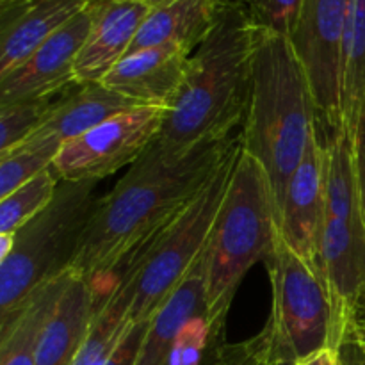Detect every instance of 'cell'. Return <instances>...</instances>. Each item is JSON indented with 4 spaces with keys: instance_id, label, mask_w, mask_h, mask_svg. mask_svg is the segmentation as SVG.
I'll return each mask as SVG.
<instances>
[{
    "instance_id": "5bb4252c",
    "label": "cell",
    "mask_w": 365,
    "mask_h": 365,
    "mask_svg": "<svg viewBox=\"0 0 365 365\" xmlns=\"http://www.w3.org/2000/svg\"><path fill=\"white\" fill-rule=\"evenodd\" d=\"M191 53L175 45L130 52L109 71L102 84L138 106H171L184 82Z\"/></svg>"
},
{
    "instance_id": "ac0fdd59",
    "label": "cell",
    "mask_w": 365,
    "mask_h": 365,
    "mask_svg": "<svg viewBox=\"0 0 365 365\" xmlns=\"http://www.w3.org/2000/svg\"><path fill=\"white\" fill-rule=\"evenodd\" d=\"M205 255L184 278L180 285L168 296L146 324L145 339L135 365H163L175 339L182 328L207 310Z\"/></svg>"
},
{
    "instance_id": "6da1fadb",
    "label": "cell",
    "mask_w": 365,
    "mask_h": 365,
    "mask_svg": "<svg viewBox=\"0 0 365 365\" xmlns=\"http://www.w3.org/2000/svg\"><path fill=\"white\" fill-rule=\"evenodd\" d=\"M239 138L241 132H235L182 152L153 139L113 191L102 196L71 271L89 280L155 234L198 195Z\"/></svg>"
},
{
    "instance_id": "277c9868",
    "label": "cell",
    "mask_w": 365,
    "mask_h": 365,
    "mask_svg": "<svg viewBox=\"0 0 365 365\" xmlns=\"http://www.w3.org/2000/svg\"><path fill=\"white\" fill-rule=\"evenodd\" d=\"M280 241V217L269 178L241 145L205 250L207 314L210 319L227 323L242 278L255 264H266Z\"/></svg>"
},
{
    "instance_id": "cb8c5ba5",
    "label": "cell",
    "mask_w": 365,
    "mask_h": 365,
    "mask_svg": "<svg viewBox=\"0 0 365 365\" xmlns=\"http://www.w3.org/2000/svg\"><path fill=\"white\" fill-rule=\"evenodd\" d=\"M63 96L64 93L57 98L20 100L0 106V153L9 152L39 130Z\"/></svg>"
},
{
    "instance_id": "7402d4cb",
    "label": "cell",
    "mask_w": 365,
    "mask_h": 365,
    "mask_svg": "<svg viewBox=\"0 0 365 365\" xmlns=\"http://www.w3.org/2000/svg\"><path fill=\"white\" fill-rule=\"evenodd\" d=\"M59 177L52 168L41 171L27 184L0 198V234H14L38 216L56 198Z\"/></svg>"
},
{
    "instance_id": "3957f363",
    "label": "cell",
    "mask_w": 365,
    "mask_h": 365,
    "mask_svg": "<svg viewBox=\"0 0 365 365\" xmlns=\"http://www.w3.org/2000/svg\"><path fill=\"white\" fill-rule=\"evenodd\" d=\"M257 27L221 0L216 24L189 56L184 82L168 107L157 141L182 152L241 128L252 82Z\"/></svg>"
},
{
    "instance_id": "f546056e",
    "label": "cell",
    "mask_w": 365,
    "mask_h": 365,
    "mask_svg": "<svg viewBox=\"0 0 365 365\" xmlns=\"http://www.w3.org/2000/svg\"><path fill=\"white\" fill-rule=\"evenodd\" d=\"M341 365H365V346L356 341H346L339 348Z\"/></svg>"
},
{
    "instance_id": "ba28073f",
    "label": "cell",
    "mask_w": 365,
    "mask_h": 365,
    "mask_svg": "<svg viewBox=\"0 0 365 365\" xmlns=\"http://www.w3.org/2000/svg\"><path fill=\"white\" fill-rule=\"evenodd\" d=\"M166 109L138 106L61 146L52 170L61 182L96 180L132 166L163 128Z\"/></svg>"
},
{
    "instance_id": "2e32d148",
    "label": "cell",
    "mask_w": 365,
    "mask_h": 365,
    "mask_svg": "<svg viewBox=\"0 0 365 365\" xmlns=\"http://www.w3.org/2000/svg\"><path fill=\"white\" fill-rule=\"evenodd\" d=\"M132 107H138V103L102 82L77 84L70 93H64L48 120L29 139L52 141L63 146Z\"/></svg>"
},
{
    "instance_id": "d6986e66",
    "label": "cell",
    "mask_w": 365,
    "mask_h": 365,
    "mask_svg": "<svg viewBox=\"0 0 365 365\" xmlns=\"http://www.w3.org/2000/svg\"><path fill=\"white\" fill-rule=\"evenodd\" d=\"M73 271L36 289L7 319L0 321V365H36L39 337L56 310Z\"/></svg>"
},
{
    "instance_id": "7c38bea8",
    "label": "cell",
    "mask_w": 365,
    "mask_h": 365,
    "mask_svg": "<svg viewBox=\"0 0 365 365\" xmlns=\"http://www.w3.org/2000/svg\"><path fill=\"white\" fill-rule=\"evenodd\" d=\"M150 7L134 0H93V24L75 64L77 84L102 82L130 52Z\"/></svg>"
},
{
    "instance_id": "f1b7e54d",
    "label": "cell",
    "mask_w": 365,
    "mask_h": 365,
    "mask_svg": "<svg viewBox=\"0 0 365 365\" xmlns=\"http://www.w3.org/2000/svg\"><path fill=\"white\" fill-rule=\"evenodd\" d=\"M294 365H341V351H339V348L328 346V348L305 356Z\"/></svg>"
},
{
    "instance_id": "9a60e30c",
    "label": "cell",
    "mask_w": 365,
    "mask_h": 365,
    "mask_svg": "<svg viewBox=\"0 0 365 365\" xmlns=\"http://www.w3.org/2000/svg\"><path fill=\"white\" fill-rule=\"evenodd\" d=\"M319 273L341 316L365 292V221L324 216L319 242Z\"/></svg>"
},
{
    "instance_id": "30bf717a",
    "label": "cell",
    "mask_w": 365,
    "mask_h": 365,
    "mask_svg": "<svg viewBox=\"0 0 365 365\" xmlns=\"http://www.w3.org/2000/svg\"><path fill=\"white\" fill-rule=\"evenodd\" d=\"M93 0L82 13L46 39L20 66L0 77V106L61 95L75 82V64L91 31Z\"/></svg>"
},
{
    "instance_id": "8fae6325",
    "label": "cell",
    "mask_w": 365,
    "mask_h": 365,
    "mask_svg": "<svg viewBox=\"0 0 365 365\" xmlns=\"http://www.w3.org/2000/svg\"><path fill=\"white\" fill-rule=\"evenodd\" d=\"M327 216V145L321 134L310 141L305 157L291 175L280 207L285 245L319 273V242Z\"/></svg>"
},
{
    "instance_id": "5b68a950",
    "label": "cell",
    "mask_w": 365,
    "mask_h": 365,
    "mask_svg": "<svg viewBox=\"0 0 365 365\" xmlns=\"http://www.w3.org/2000/svg\"><path fill=\"white\" fill-rule=\"evenodd\" d=\"M264 266L273 303L267 324L250 348L260 365H294L319 349L341 348L346 319L321 274L303 262L282 239Z\"/></svg>"
},
{
    "instance_id": "1f68e13d",
    "label": "cell",
    "mask_w": 365,
    "mask_h": 365,
    "mask_svg": "<svg viewBox=\"0 0 365 365\" xmlns=\"http://www.w3.org/2000/svg\"><path fill=\"white\" fill-rule=\"evenodd\" d=\"M134 2L145 4V6H148V7H150V9H155V7L168 6V4L175 2V0H134Z\"/></svg>"
},
{
    "instance_id": "4316f807",
    "label": "cell",
    "mask_w": 365,
    "mask_h": 365,
    "mask_svg": "<svg viewBox=\"0 0 365 365\" xmlns=\"http://www.w3.org/2000/svg\"><path fill=\"white\" fill-rule=\"evenodd\" d=\"M353 148H355V166L356 180H359V195L362 214L365 220V113L359 120L355 132H353Z\"/></svg>"
},
{
    "instance_id": "d4e9b609",
    "label": "cell",
    "mask_w": 365,
    "mask_h": 365,
    "mask_svg": "<svg viewBox=\"0 0 365 365\" xmlns=\"http://www.w3.org/2000/svg\"><path fill=\"white\" fill-rule=\"evenodd\" d=\"M234 4L257 29L291 38L303 0H225Z\"/></svg>"
},
{
    "instance_id": "d6a6232c",
    "label": "cell",
    "mask_w": 365,
    "mask_h": 365,
    "mask_svg": "<svg viewBox=\"0 0 365 365\" xmlns=\"http://www.w3.org/2000/svg\"><path fill=\"white\" fill-rule=\"evenodd\" d=\"M225 349V348H223ZM220 365H223V353H221V362H220Z\"/></svg>"
},
{
    "instance_id": "4dcf8cb0",
    "label": "cell",
    "mask_w": 365,
    "mask_h": 365,
    "mask_svg": "<svg viewBox=\"0 0 365 365\" xmlns=\"http://www.w3.org/2000/svg\"><path fill=\"white\" fill-rule=\"evenodd\" d=\"M13 248V234H0V260L6 259Z\"/></svg>"
},
{
    "instance_id": "9c48e42d",
    "label": "cell",
    "mask_w": 365,
    "mask_h": 365,
    "mask_svg": "<svg viewBox=\"0 0 365 365\" xmlns=\"http://www.w3.org/2000/svg\"><path fill=\"white\" fill-rule=\"evenodd\" d=\"M349 0H303L291 43L305 68L327 130L344 127L341 113L342 50Z\"/></svg>"
},
{
    "instance_id": "ffe728a7",
    "label": "cell",
    "mask_w": 365,
    "mask_h": 365,
    "mask_svg": "<svg viewBox=\"0 0 365 365\" xmlns=\"http://www.w3.org/2000/svg\"><path fill=\"white\" fill-rule=\"evenodd\" d=\"M93 317V292L86 278L73 273L56 310L41 331L36 365H71Z\"/></svg>"
},
{
    "instance_id": "4fadbf2b",
    "label": "cell",
    "mask_w": 365,
    "mask_h": 365,
    "mask_svg": "<svg viewBox=\"0 0 365 365\" xmlns=\"http://www.w3.org/2000/svg\"><path fill=\"white\" fill-rule=\"evenodd\" d=\"M91 0H2L0 2V77L20 66Z\"/></svg>"
},
{
    "instance_id": "7a4b0ae2",
    "label": "cell",
    "mask_w": 365,
    "mask_h": 365,
    "mask_svg": "<svg viewBox=\"0 0 365 365\" xmlns=\"http://www.w3.org/2000/svg\"><path fill=\"white\" fill-rule=\"evenodd\" d=\"M321 114L291 39L257 29L241 145L262 166L280 217L285 187L319 134Z\"/></svg>"
},
{
    "instance_id": "52a82bcc",
    "label": "cell",
    "mask_w": 365,
    "mask_h": 365,
    "mask_svg": "<svg viewBox=\"0 0 365 365\" xmlns=\"http://www.w3.org/2000/svg\"><path fill=\"white\" fill-rule=\"evenodd\" d=\"M239 152L241 138L198 195L157 232L134 280L128 314L130 323L150 319L203 259Z\"/></svg>"
},
{
    "instance_id": "44dd1931",
    "label": "cell",
    "mask_w": 365,
    "mask_h": 365,
    "mask_svg": "<svg viewBox=\"0 0 365 365\" xmlns=\"http://www.w3.org/2000/svg\"><path fill=\"white\" fill-rule=\"evenodd\" d=\"M342 125L355 132L365 113V0H349L341 82Z\"/></svg>"
},
{
    "instance_id": "484cf974",
    "label": "cell",
    "mask_w": 365,
    "mask_h": 365,
    "mask_svg": "<svg viewBox=\"0 0 365 365\" xmlns=\"http://www.w3.org/2000/svg\"><path fill=\"white\" fill-rule=\"evenodd\" d=\"M146 324H148V319L139 321V323H130V327L127 328L123 337L120 339V342H118L116 348L113 349V353H110L109 359L106 360V364L103 365L138 364V356H139V351H141L143 339H145Z\"/></svg>"
},
{
    "instance_id": "8992f818",
    "label": "cell",
    "mask_w": 365,
    "mask_h": 365,
    "mask_svg": "<svg viewBox=\"0 0 365 365\" xmlns=\"http://www.w3.org/2000/svg\"><path fill=\"white\" fill-rule=\"evenodd\" d=\"M102 196L98 182H61L48 207L13 234V248L0 260V321L36 289L71 271Z\"/></svg>"
},
{
    "instance_id": "836d02e7",
    "label": "cell",
    "mask_w": 365,
    "mask_h": 365,
    "mask_svg": "<svg viewBox=\"0 0 365 365\" xmlns=\"http://www.w3.org/2000/svg\"><path fill=\"white\" fill-rule=\"evenodd\" d=\"M287 365H291V364H287Z\"/></svg>"
},
{
    "instance_id": "83f0119b",
    "label": "cell",
    "mask_w": 365,
    "mask_h": 365,
    "mask_svg": "<svg viewBox=\"0 0 365 365\" xmlns=\"http://www.w3.org/2000/svg\"><path fill=\"white\" fill-rule=\"evenodd\" d=\"M344 339H353L365 346V292L348 312V328Z\"/></svg>"
},
{
    "instance_id": "603a6c76",
    "label": "cell",
    "mask_w": 365,
    "mask_h": 365,
    "mask_svg": "<svg viewBox=\"0 0 365 365\" xmlns=\"http://www.w3.org/2000/svg\"><path fill=\"white\" fill-rule=\"evenodd\" d=\"M59 150L57 143L25 139L9 152L0 153V198L52 168Z\"/></svg>"
},
{
    "instance_id": "e0dca14e",
    "label": "cell",
    "mask_w": 365,
    "mask_h": 365,
    "mask_svg": "<svg viewBox=\"0 0 365 365\" xmlns=\"http://www.w3.org/2000/svg\"><path fill=\"white\" fill-rule=\"evenodd\" d=\"M220 4L221 0H175L168 6L150 9L135 34L130 52L175 45L192 53L212 31Z\"/></svg>"
}]
</instances>
